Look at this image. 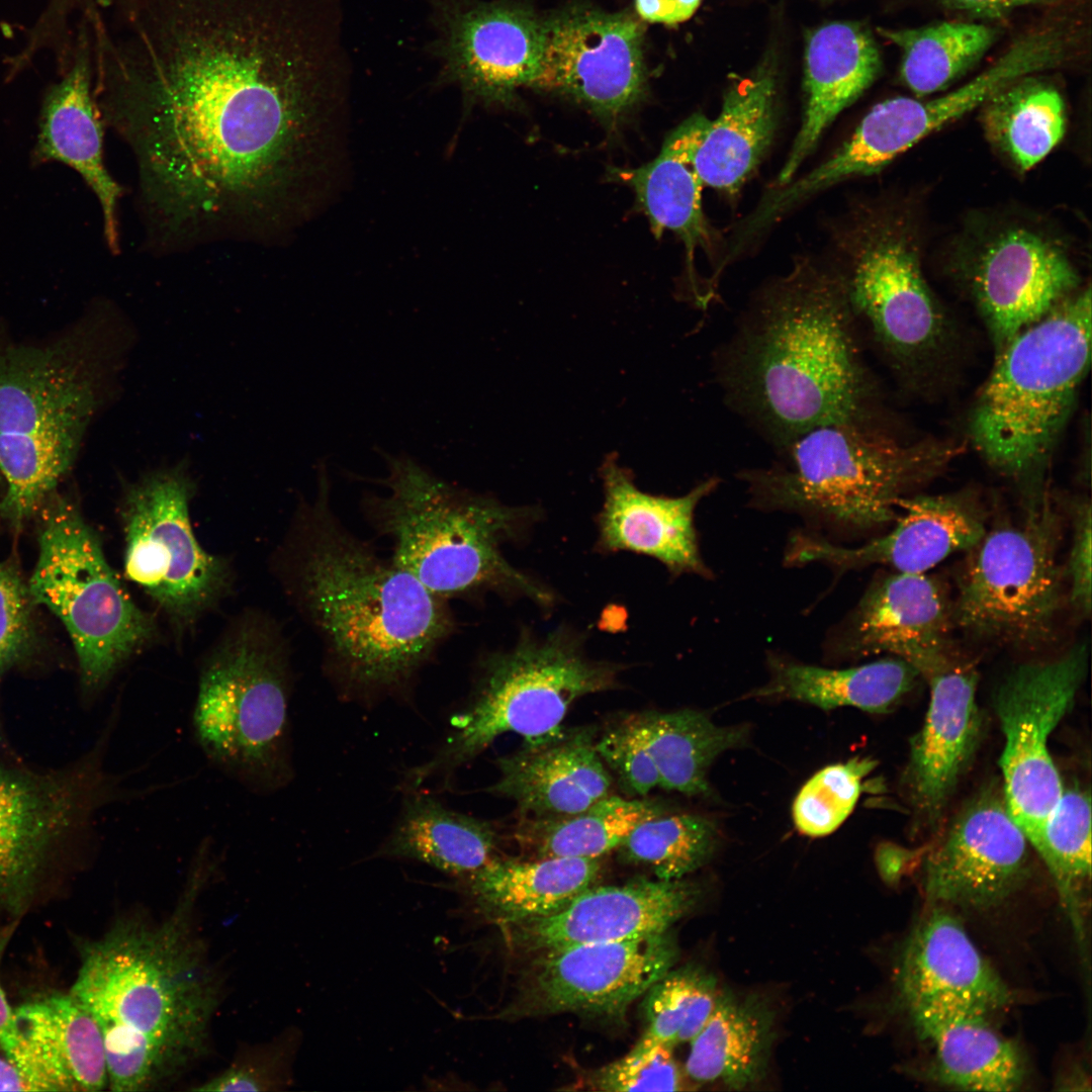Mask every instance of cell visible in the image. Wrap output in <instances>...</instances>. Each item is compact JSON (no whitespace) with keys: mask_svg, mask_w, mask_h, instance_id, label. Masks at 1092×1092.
<instances>
[{"mask_svg":"<svg viewBox=\"0 0 1092 1092\" xmlns=\"http://www.w3.org/2000/svg\"><path fill=\"white\" fill-rule=\"evenodd\" d=\"M344 60L316 0H133L94 56L147 245L276 237L305 205Z\"/></svg>","mask_w":1092,"mask_h":1092,"instance_id":"1","label":"cell"},{"mask_svg":"<svg viewBox=\"0 0 1092 1092\" xmlns=\"http://www.w3.org/2000/svg\"><path fill=\"white\" fill-rule=\"evenodd\" d=\"M325 462L273 558L275 574L347 699L403 694L456 630L446 602L384 559L335 513Z\"/></svg>","mask_w":1092,"mask_h":1092,"instance_id":"2","label":"cell"},{"mask_svg":"<svg viewBox=\"0 0 1092 1092\" xmlns=\"http://www.w3.org/2000/svg\"><path fill=\"white\" fill-rule=\"evenodd\" d=\"M213 870L193 858L175 913L121 919L83 951L70 994L100 1028L113 1091L159 1088L206 1052L220 987L189 911Z\"/></svg>","mask_w":1092,"mask_h":1092,"instance_id":"3","label":"cell"},{"mask_svg":"<svg viewBox=\"0 0 1092 1092\" xmlns=\"http://www.w3.org/2000/svg\"><path fill=\"white\" fill-rule=\"evenodd\" d=\"M843 274L802 259L763 290L722 349L730 404L779 447L868 415L869 382Z\"/></svg>","mask_w":1092,"mask_h":1092,"instance_id":"4","label":"cell"},{"mask_svg":"<svg viewBox=\"0 0 1092 1092\" xmlns=\"http://www.w3.org/2000/svg\"><path fill=\"white\" fill-rule=\"evenodd\" d=\"M138 342L134 324L108 302L44 347L0 350V504L19 526L73 464L86 432L120 391Z\"/></svg>","mask_w":1092,"mask_h":1092,"instance_id":"5","label":"cell"},{"mask_svg":"<svg viewBox=\"0 0 1092 1092\" xmlns=\"http://www.w3.org/2000/svg\"><path fill=\"white\" fill-rule=\"evenodd\" d=\"M379 453L387 474L371 481L388 494L366 493L362 508L376 533L391 542L390 559L398 567L446 602L493 594L553 606V592L504 555V546L522 540L538 520L537 510L448 482L406 454Z\"/></svg>","mask_w":1092,"mask_h":1092,"instance_id":"6","label":"cell"},{"mask_svg":"<svg viewBox=\"0 0 1092 1092\" xmlns=\"http://www.w3.org/2000/svg\"><path fill=\"white\" fill-rule=\"evenodd\" d=\"M868 420L866 415L813 427L780 446L772 465L743 470L739 477L750 502L798 514L838 537L894 521L903 493L937 473L958 451L945 444L901 443Z\"/></svg>","mask_w":1092,"mask_h":1092,"instance_id":"7","label":"cell"},{"mask_svg":"<svg viewBox=\"0 0 1092 1092\" xmlns=\"http://www.w3.org/2000/svg\"><path fill=\"white\" fill-rule=\"evenodd\" d=\"M290 648L276 622L248 614L204 656L190 718L206 761L248 792L275 794L294 778Z\"/></svg>","mask_w":1092,"mask_h":1092,"instance_id":"8","label":"cell"},{"mask_svg":"<svg viewBox=\"0 0 1092 1092\" xmlns=\"http://www.w3.org/2000/svg\"><path fill=\"white\" fill-rule=\"evenodd\" d=\"M622 669L589 658L581 633L566 626L544 635L523 630L512 648L481 658L470 696L451 717L446 737L428 760L406 771L402 789L450 777L505 733L525 743L556 734L577 699L615 688Z\"/></svg>","mask_w":1092,"mask_h":1092,"instance_id":"9","label":"cell"},{"mask_svg":"<svg viewBox=\"0 0 1092 1092\" xmlns=\"http://www.w3.org/2000/svg\"><path fill=\"white\" fill-rule=\"evenodd\" d=\"M1091 301L1090 286L1076 290L996 352L970 430L997 470L1027 474L1051 451L1089 367Z\"/></svg>","mask_w":1092,"mask_h":1092,"instance_id":"10","label":"cell"},{"mask_svg":"<svg viewBox=\"0 0 1092 1092\" xmlns=\"http://www.w3.org/2000/svg\"><path fill=\"white\" fill-rule=\"evenodd\" d=\"M114 731L102 727L93 744L57 767L26 762L0 746V901L33 894L55 871L94 853L98 816L107 807L140 799L130 772L111 770Z\"/></svg>","mask_w":1092,"mask_h":1092,"instance_id":"11","label":"cell"},{"mask_svg":"<svg viewBox=\"0 0 1092 1092\" xmlns=\"http://www.w3.org/2000/svg\"><path fill=\"white\" fill-rule=\"evenodd\" d=\"M27 587L32 602L59 617L73 641L87 708L157 637L154 616L131 600L97 535L66 500L56 499L44 512Z\"/></svg>","mask_w":1092,"mask_h":1092,"instance_id":"12","label":"cell"},{"mask_svg":"<svg viewBox=\"0 0 1092 1092\" xmlns=\"http://www.w3.org/2000/svg\"><path fill=\"white\" fill-rule=\"evenodd\" d=\"M1060 536V517L1045 502L986 531L962 568L953 625L1011 647L1051 641L1064 605Z\"/></svg>","mask_w":1092,"mask_h":1092,"instance_id":"13","label":"cell"},{"mask_svg":"<svg viewBox=\"0 0 1092 1092\" xmlns=\"http://www.w3.org/2000/svg\"><path fill=\"white\" fill-rule=\"evenodd\" d=\"M196 481L187 457L146 470L123 486L124 572L179 631L226 595L232 568L195 537L190 503Z\"/></svg>","mask_w":1092,"mask_h":1092,"instance_id":"14","label":"cell"},{"mask_svg":"<svg viewBox=\"0 0 1092 1092\" xmlns=\"http://www.w3.org/2000/svg\"><path fill=\"white\" fill-rule=\"evenodd\" d=\"M1088 659V645L1081 642L1058 658L1016 666L995 693L994 708L1004 735L999 763L1005 802L1037 854L1064 788L1050 755L1049 738L1073 707Z\"/></svg>","mask_w":1092,"mask_h":1092,"instance_id":"15","label":"cell"},{"mask_svg":"<svg viewBox=\"0 0 1092 1092\" xmlns=\"http://www.w3.org/2000/svg\"><path fill=\"white\" fill-rule=\"evenodd\" d=\"M534 88L571 97L614 125L643 97V28L627 13L573 8L545 19Z\"/></svg>","mask_w":1092,"mask_h":1092,"instance_id":"16","label":"cell"},{"mask_svg":"<svg viewBox=\"0 0 1092 1092\" xmlns=\"http://www.w3.org/2000/svg\"><path fill=\"white\" fill-rule=\"evenodd\" d=\"M1003 790L992 785L968 801L931 845L922 887L929 905L986 910L1030 876V849Z\"/></svg>","mask_w":1092,"mask_h":1092,"instance_id":"17","label":"cell"},{"mask_svg":"<svg viewBox=\"0 0 1092 1092\" xmlns=\"http://www.w3.org/2000/svg\"><path fill=\"white\" fill-rule=\"evenodd\" d=\"M445 81L485 103H511L540 70L545 19L509 2L432 0Z\"/></svg>","mask_w":1092,"mask_h":1092,"instance_id":"18","label":"cell"},{"mask_svg":"<svg viewBox=\"0 0 1092 1092\" xmlns=\"http://www.w3.org/2000/svg\"><path fill=\"white\" fill-rule=\"evenodd\" d=\"M676 953L669 931L540 953L523 995L524 1011L622 1014L671 969Z\"/></svg>","mask_w":1092,"mask_h":1092,"instance_id":"19","label":"cell"},{"mask_svg":"<svg viewBox=\"0 0 1092 1092\" xmlns=\"http://www.w3.org/2000/svg\"><path fill=\"white\" fill-rule=\"evenodd\" d=\"M952 626V606L936 579L896 571L873 582L834 628L826 641V655L855 660L885 654L905 660L928 678L954 660L949 645Z\"/></svg>","mask_w":1092,"mask_h":1092,"instance_id":"20","label":"cell"},{"mask_svg":"<svg viewBox=\"0 0 1092 1092\" xmlns=\"http://www.w3.org/2000/svg\"><path fill=\"white\" fill-rule=\"evenodd\" d=\"M973 297L998 352L1079 286L1062 247L1023 225L1000 229L978 245L967 263Z\"/></svg>","mask_w":1092,"mask_h":1092,"instance_id":"21","label":"cell"},{"mask_svg":"<svg viewBox=\"0 0 1092 1092\" xmlns=\"http://www.w3.org/2000/svg\"><path fill=\"white\" fill-rule=\"evenodd\" d=\"M847 249L844 275L854 315H861L897 357H914L938 340L943 321L914 246L891 228L862 231Z\"/></svg>","mask_w":1092,"mask_h":1092,"instance_id":"22","label":"cell"},{"mask_svg":"<svg viewBox=\"0 0 1092 1092\" xmlns=\"http://www.w3.org/2000/svg\"><path fill=\"white\" fill-rule=\"evenodd\" d=\"M897 509L890 532L857 547L796 533L785 561L792 566L817 562L838 572L880 564L897 572L925 573L949 555L971 550L986 533L982 510L963 494L902 496Z\"/></svg>","mask_w":1092,"mask_h":1092,"instance_id":"23","label":"cell"},{"mask_svg":"<svg viewBox=\"0 0 1092 1092\" xmlns=\"http://www.w3.org/2000/svg\"><path fill=\"white\" fill-rule=\"evenodd\" d=\"M700 889L684 879L593 885L560 911L509 925L525 949L544 953L577 945L661 934L697 904Z\"/></svg>","mask_w":1092,"mask_h":1092,"instance_id":"24","label":"cell"},{"mask_svg":"<svg viewBox=\"0 0 1092 1092\" xmlns=\"http://www.w3.org/2000/svg\"><path fill=\"white\" fill-rule=\"evenodd\" d=\"M1068 39L1054 27L1025 33L988 69L930 99L895 97L874 106L854 130L875 172L918 142L980 105L1009 82L1060 65Z\"/></svg>","mask_w":1092,"mask_h":1092,"instance_id":"25","label":"cell"},{"mask_svg":"<svg viewBox=\"0 0 1092 1092\" xmlns=\"http://www.w3.org/2000/svg\"><path fill=\"white\" fill-rule=\"evenodd\" d=\"M930 701L921 729L911 738L901 778L917 822L935 829L980 745L983 719L977 703L978 673L954 660L928 678Z\"/></svg>","mask_w":1092,"mask_h":1092,"instance_id":"26","label":"cell"},{"mask_svg":"<svg viewBox=\"0 0 1092 1092\" xmlns=\"http://www.w3.org/2000/svg\"><path fill=\"white\" fill-rule=\"evenodd\" d=\"M0 1055L24 1091H99L108 1086L105 1051L93 1016L71 994L11 1011Z\"/></svg>","mask_w":1092,"mask_h":1092,"instance_id":"27","label":"cell"},{"mask_svg":"<svg viewBox=\"0 0 1092 1092\" xmlns=\"http://www.w3.org/2000/svg\"><path fill=\"white\" fill-rule=\"evenodd\" d=\"M103 129L94 97L91 35L85 20L61 80L44 92L31 162L33 165L58 162L79 173L98 198L104 239L108 249L116 254L119 252L117 203L123 191L104 164Z\"/></svg>","mask_w":1092,"mask_h":1092,"instance_id":"28","label":"cell"},{"mask_svg":"<svg viewBox=\"0 0 1092 1092\" xmlns=\"http://www.w3.org/2000/svg\"><path fill=\"white\" fill-rule=\"evenodd\" d=\"M604 504L598 516L600 552L629 551L654 558L671 574L711 572L700 554L695 511L719 480L709 478L680 496L654 495L640 490L630 470L608 455L600 468Z\"/></svg>","mask_w":1092,"mask_h":1092,"instance_id":"29","label":"cell"},{"mask_svg":"<svg viewBox=\"0 0 1092 1092\" xmlns=\"http://www.w3.org/2000/svg\"><path fill=\"white\" fill-rule=\"evenodd\" d=\"M907 936L894 972L905 1008L952 1002L990 1014L1012 1003L1000 975L976 947L963 923L942 905H929Z\"/></svg>","mask_w":1092,"mask_h":1092,"instance_id":"30","label":"cell"},{"mask_svg":"<svg viewBox=\"0 0 1092 1092\" xmlns=\"http://www.w3.org/2000/svg\"><path fill=\"white\" fill-rule=\"evenodd\" d=\"M594 727L561 729L496 759L498 779L486 791L511 799L524 818L580 812L611 794L612 775L596 748Z\"/></svg>","mask_w":1092,"mask_h":1092,"instance_id":"31","label":"cell"},{"mask_svg":"<svg viewBox=\"0 0 1092 1092\" xmlns=\"http://www.w3.org/2000/svg\"><path fill=\"white\" fill-rule=\"evenodd\" d=\"M929 1054L927 1075L947 1087L974 1091L1018 1090L1026 1065L1018 1045L998 1033L990 1013L952 1002L904 1008Z\"/></svg>","mask_w":1092,"mask_h":1092,"instance_id":"32","label":"cell"},{"mask_svg":"<svg viewBox=\"0 0 1092 1092\" xmlns=\"http://www.w3.org/2000/svg\"><path fill=\"white\" fill-rule=\"evenodd\" d=\"M880 70L876 42L856 24L832 22L810 35L805 55L804 117L778 176L779 187L793 180L823 131L872 85Z\"/></svg>","mask_w":1092,"mask_h":1092,"instance_id":"33","label":"cell"},{"mask_svg":"<svg viewBox=\"0 0 1092 1092\" xmlns=\"http://www.w3.org/2000/svg\"><path fill=\"white\" fill-rule=\"evenodd\" d=\"M710 119L693 114L665 139L659 155L635 169H614V177L631 186L649 219L655 238L672 231L687 251L690 277L698 248L711 252L714 234L702 206L703 183L693 165L694 149Z\"/></svg>","mask_w":1092,"mask_h":1092,"instance_id":"34","label":"cell"},{"mask_svg":"<svg viewBox=\"0 0 1092 1092\" xmlns=\"http://www.w3.org/2000/svg\"><path fill=\"white\" fill-rule=\"evenodd\" d=\"M601 867L599 858L518 859L497 854L458 880L485 916L509 926L560 911L595 885Z\"/></svg>","mask_w":1092,"mask_h":1092,"instance_id":"35","label":"cell"},{"mask_svg":"<svg viewBox=\"0 0 1092 1092\" xmlns=\"http://www.w3.org/2000/svg\"><path fill=\"white\" fill-rule=\"evenodd\" d=\"M777 128V81L771 71L731 87L693 152L703 185L736 193L757 168Z\"/></svg>","mask_w":1092,"mask_h":1092,"instance_id":"36","label":"cell"},{"mask_svg":"<svg viewBox=\"0 0 1092 1092\" xmlns=\"http://www.w3.org/2000/svg\"><path fill=\"white\" fill-rule=\"evenodd\" d=\"M775 1038V1012L764 999L720 991L709 1019L690 1041L685 1071L697 1085L747 1088L765 1076Z\"/></svg>","mask_w":1092,"mask_h":1092,"instance_id":"37","label":"cell"},{"mask_svg":"<svg viewBox=\"0 0 1092 1092\" xmlns=\"http://www.w3.org/2000/svg\"><path fill=\"white\" fill-rule=\"evenodd\" d=\"M405 793L376 855L416 860L457 879L497 855L499 838L491 823L452 810L418 790Z\"/></svg>","mask_w":1092,"mask_h":1092,"instance_id":"38","label":"cell"},{"mask_svg":"<svg viewBox=\"0 0 1092 1092\" xmlns=\"http://www.w3.org/2000/svg\"><path fill=\"white\" fill-rule=\"evenodd\" d=\"M768 668L769 679L751 697L798 701L824 711L848 706L874 714L890 712L921 676L911 664L893 656L827 668L770 655Z\"/></svg>","mask_w":1092,"mask_h":1092,"instance_id":"39","label":"cell"},{"mask_svg":"<svg viewBox=\"0 0 1092 1092\" xmlns=\"http://www.w3.org/2000/svg\"><path fill=\"white\" fill-rule=\"evenodd\" d=\"M980 107L986 139L1020 171L1044 159L1066 131L1062 95L1033 74L1009 82Z\"/></svg>","mask_w":1092,"mask_h":1092,"instance_id":"40","label":"cell"},{"mask_svg":"<svg viewBox=\"0 0 1092 1092\" xmlns=\"http://www.w3.org/2000/svg\"><path fill=\"white\" fill-rule=\"evenodd\" d=\"M659 776V787L688 796H707V770L722 752L742 746L744 726H719L695 710L637 714Z\"/></svg>","mask_w":1092,"mask_h":1092,"instance_id":"41","label":"cell"},{"mask_svg":"<svg viewBox=\"0 0 1092 1092\" xmlns=\"http://www.w3.org/2000/svg\"><path fill=\"white\" fill-rule=\"evenodd\" d=\"M666 812L655 801L610 794L571 815L524 818L515 837L536 857L600 858L618 849L640 823Z\"/></svg>","mask_w":1092,"mask_h":1092,"instance_id":"42","label":"cell"},{"mask_svg":"<svg viewBox=\"0 0 1092 1092\" xmlns=\"http://www.w3.org/2000/svg\"><path fill=\"white\" fill-rule=\"evenodd\" d=\"M900 49V76L918 97L942 91L966 74L996 41L983 23L942 21L914 28H879Z\"/></svg>","mask_w":1092,"mask_h":1092,"instance_id":"43","label":"cell"},{"mask_svg":"<svg viewBox=\"0 0 1092 1092\" xmlns=\"http://www.w3.org/2000/svg\"><path fill=\"white\" fill-rule=\"evenodd\" d=\"M1049 870L1070 921L1083 940L1082 892L1091 877V798L1079 786L1063 788L1049 816L1042 849Z\"/></svg>","mask_w":1092,"mask_h":1092,"instance_id":"44","label":"cell"},{"mask_svg":"<svg viewBox=\"0 0 1092 1092\" xmlns=\"http://www.w3.org/2000/svg\"><path fill=\"white\" fill-rule=\"evenodd\" d=\"M720 842L717 823L706 816L663 813L648 819L618 847L626 861L647 866L659 880H678L706 864Z\"/></svg>","mask_w":1092,"mask_h":1092,"instance_id":"45","label":"cell"},{"mask_svg":"<svg viewBox=\"0 0 1092 1092\" xmlns=\"http://www.w3.org/2000/svg\"><path fill=\"white\" fill-rule=\"evenodd\" d=\"M719 992L716 978L703 968L670 969L645 993L646 1029L628 1054L643 1056L659 1044L690 1042L709 1019Z\"/></svg>","mask_w":1092,"mask_h":1092,"instance_id":"46","label":"cell"},{"mask_svg":"<svg viewBox=\"0 0 1092 1092\" xmlns=\"http://www.w3.org/2000/svg\"><path fill=\"white\" fill-rule=\"evenodd\" d=\"M876 760L854 756L823 767L796 796L792 813L798 831L809 837L833 833L851 814L863 789V779Z\"/></svg>","mask_w":1092,"mask_h":1092,"instance_id":"47","label":"cell"},{"mask_svg":"<svg viewBox=\"0 0 1092 1092\" xmlns=\"http://www.w3.org/2000/svg\"><path fill=\"white\" fill-rule=\"evenodd\" d=\"M673 1046L659 1044L643 1056L627 1054L597 1071L588 1078L593 1090L623 1091H687L697 1084L675 1060Z\"/></svg>","mask_w":1092,"mask_h":1092,"instance_id":"48","label":"cell"},{"mask_svg":"<svg viewBox=\"0 0 1092 1092\" xmlns=\"http://www.w3.org/2000/svg\"><path fill=\"white\" fill-rule=\"evenodd\" d=\"M596 748L621 790L630 797H645L659 787V776L640 729L637 714L630 715L597 737Z\"/></svg>","mask_w":1092,"mask_h":1092,"instance_id":"49","label":"cell"},{"mask_svg":"<svg viewBox=\"0 0 1092 1092\" xmlns=\"http://www.w3.org/2000/svg\"><path fill=\"white\" fill-rule=\"evenodd\" d=\"M32 600L18 574L0 566V678L30 655L35 642ZM0 746L12 748L0 711Z\"/></svg>","mask_w":1092,"mask_h":1092,"instance_id":"50","label":"cell"},{"mask_svg":"<svg viewBox=\"0 0 1092 1092\" xmlns=\"http://www.w3.org/2000/svg\"><path fill=\"white\" fill-rule=\"evenodd\" d=\"M1091 519L1090 503H1082L1075 511L1072 545L1064 568L1069 602L1083 617L1091 612Z\"/></svg>","mask_w":1092,"mask_h":1092,"instance_id":"51","label":"cell"},{"mask_svg":"<svg viewBox=\"0 0 1092 1092\" xmlns=\"http://www.w3.org/2000/svg\"><path fill=\"white\" fill-rule=\"evenodd\" d=\"M267 1071L248 1064H234L194 1090L200 1091H264L280 1083Z\"/></svg>","mask_w":1092,"mask_h":1092,"instance_id":"52","label":"cell"},{"mask_svg":"<svg viewBox=\"0 0 1092 1092\" xmlns=\"http://www.w3.org/2000/svg\"><path fill=\"white\" fill-rule=\"evenodd\" d=\"M701 0H635L638 15L652 23L674 24L690 18Z\"/></svg>","mask_w":1092,"mask_h":1092,"instance_id":"53","label":"cell"},{"mask_svg":"<svg viewBox=\"0 0 1092 1092\" xmlns=\"http://www.w3.org/2000/svg\"><path fill=\"white\" fill-rule=\"evenodd\" d=\"M948 8L985 18L1003 17L1018 8L1039 5L1049 0H939Z\"/></svg>","mask_w":1092,"mask_h":1092,"instance_id":"54","label":"cell"},{"mask_svg":"<svg viewBox=\"0 0 1092 1092\" xmlns=\"http://www.w3.org/2000/svg\"><path fill=\"white\" fill-rule=\"evenodd\" d=\"M12 1009L9 1007L0 985V1036L9 1020Z\"/></svg>","mask_w":1092,"mask_h":1092,"instance_id":"55","label":"cell"}]
</instances>
